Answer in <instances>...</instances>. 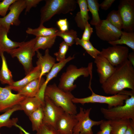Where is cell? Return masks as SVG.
<instances>
[{
  "label": "cell",
  "instance_id": "cell-1",
  "mask_svg": "<svg viewBox=\"0 0 134 134\" xmlns=\"http://www.w3.org/2000/svg\"><path fill=\"white\" fill-rule=\"evenodd\" d=\"M115 67L113 74L101 84L105 93L113 95L120 94L126 88L134 90V66L128 59Z\"/></svg>",
  "mask_w": 134,
  "mask_h": 134
},
{
  "label": "cell",
  "instance_id": "cell-2",
  "mask_svg": "<svg viewBox=\"0 0 134 134\" xmlns=\"http://www.w3.org/2000/svg\"><path fill=\"white\" fill-rule=\"evenodd\" d=\"M40 10V23L43 24L55 15L66 14L74 11L77 3L75 0H46Z\"/></svg>",
  "mask_w": 134,
  "mask_h": 134
},
{
  "label": "cell",
  "instance_id": "cell-3",
  "mask_svg": "<svg viewBox=\"0 0 134 134\" xmlns=\"http://www.w3.org/2000/svg\"><path fill=\"white\" fill-rule=\"evenodd\" d=\"M44 95L61 107L65 112L73 115L77 113V107L72 101L74 97L71 92L64 91L54 83L47 86Z\"/></svg>",
  "mask_w": 134,
  "mask_h": 134
},
{
  "label": "cell",
  "instance_id": "cell-4",
  "mask_svg": "<svg viewBox=\"0 0 134 134\" xmlns=\"http://www.w3.org/2000/svg\"><path fill=\"white\" fill-rule=\"evenodd\" d=\"M92 63H89L87 67L79 68L74 65H70L61 75L58 87L64 91L71 92L76 87L74 84L75 81L81 76L87 77L90 75L92 74Z\"/></svg>",
  "mask_w": 134,
  "mask_h": 134
},
{
  "label": "cell",
  "instance_id": "cell-5",
  "mask_svg": "<svg viewBox=\"0 0 134 134\" xmlns=\"http://www.w3.org/2000/svg\"><path fill=\"white\" fill-rule=\"evenodd\" d=\"M129 96L122 105L101 108L100 111L104 117L109 120L129 119L134 121V90H132Z\"/></svg>",
  "mask_w": 134,
  "mask_h": 134
},
{
  "label": "cell",
  "instance_id": "cell-6",
  "mask_svg": "<svg viewBox=\"0 0 134 134\" xmlns=\"http://www.w3.org/2000/svg\"><path fill=\"white\" fill-rule=\"evenodd\" d=\"M36 37L26 42L23 41L19 47L10 51L8 53L13 58H16L22 65L26 75L32 69V59L35 55L34 45Z\"/></svg>",
  "mask_w": 134,
  "mask_h": 134
},
{
  "label": "cell",
  "instance_id": "cell-7",
  "mask_svg": "<svg viewBox=\"0 0 134 134\" xmlns=\"http://www.w3.org/2000/svg\"><path fill=\"white\" fill-rule=\"evenodd\" d=\"M90 81L88 88L92 92L91 95L82 98L74 97L72 100L74 103H79L84 105L86 103H99L107 104L108 108L121 105L124 104L125 101L130 96L124 94H118L110 96H105L97 94L93 91Z\"/></svg>",
  "mask_w": 134,
  "mask_h": 134
},
{
  "label": "cell",
  "instance_id": "cell-8",
  "mask_svg": "<svg viewBox=\"0 0 134 134\" xmlns=\"http://www.w3.org/2000/svg\"><path fill=\"white\" fill-rule=\"evenodd\" d=\"M90 108L87 109L80 107L79 112L75 115L77 122L73 130V134H93L92 128L100 125L103 120L94 121L90 117L92 110Z\"/></svg>",
  "mask_w": 134,
  "mask_h": 134
},
{
  "label": "cell",
  "instance_id": "cell-9",
  "mask_svg": "<svg viewBox=\"0 0 134 134\" xmlns=\"http://www.w3.org/2000/svg\"><path fill=\"white\" fill-rule=\"evenodd\" d=\"M25 8V0H16L10 6L8 14L0 17V27L5 29L8 33L11 26H19L21 22L20 15Z\"/></svg>",
  "mask_w": 134,
  "mask_h": 134
},
{
  "label": "cell",
  "instance_id": "cell-10",
  "mask_svg": "<svg viewBox=\"0 0 134 134\" xmlns=\"http://www.w3.org/2000/svg\"><path fill=\"white\" fill-rule=\"evenodd\" d=\"M129 53V49L127 47L117 45L102 48L100 55L113 66L116 67L128 59Z\"/></svg>",
  "mask_w": 134,
  "mask_h": 134
},
{
  "label": "cell",
  "instance_id": "cell-11",
  "mask_svg": "<svg viewBox=\"0 0 134 134\" xmlns=\"http://www.w3.org/2000/svg\"><path fill=\"white\" fill-rule=\"evenodd\" d=\"M118 11L122 19L124 31L133 32L134 31V0H121Z\"/></svg>",
  "mask_w": 134,
  "mask_h": 134
},
{
  "label": "cell",
  "instance_id": "cell-12",
  "mask_svg": "<svg viewBox=\"0 0 134 134\" xmlns=\"http://www.w3.org/2000/svg\"><path fill=\"white\" fill-rule=\"evenodd\" d=\"M96 34L101 40L107 41H112L119 39L122 31L113 26L106 19L101 20L95 26Z\"/></svg>",
  "mask_w": 134,
  "mask_h": 134
},
{
  "label": "cell",
  "instance_id": "cell-13",
  "mask_svg": "<svg viewBox=\"0 0 134 134\" xmlns=\"http://www.w3.org/2000/svg\"><path fill=\"white\" fill-rule=\"evenodd\" d=\"M43 108L44 117L43 123L49 125L56 129L57 123L65 112L64 110L46 96H44Z\"/></svg>",
  "mask_w": 134,
  "mask_h": 134
},
{
  "label": "cell",
  "instance_id": "cell-14",
  "mask_svg": "<svg viewBox=\"0 0 134 134\" xmlns=\"http://www.w3.org/2000/svg\"><path fill=\"white\" fill-rule=\"evenodd\" d=\"M8 85L0 86V112H4L18 104L25 98L17 93L14 94Z\"/></svg>",
  "mask_w": 134,
  "mask_h": 134
},
{
  "label": "cell",
  "instance_id": "cell-15",
  "mask_svg": "<svg viewBox=\"0 0 134 134\" xmlns=\"http://www.w3.org/2000/svg\"><path fill=\"white\" fill-rule=\"evenodd\" d=\"M94 59V62L97 68V71L99 75V82L102 84L113 74L115 69V67L112 65L105 58L100 55Z\"/></svg>",
  "mask_w": 134,
  "mask_h": 134
},
{
  "label": "cell",
  "instance_id": "cell-16",
  "mask_svg": "<svg viewBox=\"0 0 134 134\" xmlns=\"http://www.w3.org/2000/svg\"><path fill=\"white\" fill-rule=\"evenodd\" d=\"M77 122L75 115L65 112L57 122L56 129L61 134H73V129Z\"/></svg>",
  "mask_w": 134,
  "mask_h": 134
},
{
  "label": "cell",
  "instance_id": "cell-17",
  "mask_svg": "<svg viewBox=\"0 0 134 134\" xmlns=\"http://www.w3.org/2000/svg\"><path fill=\"white\" fill-rule=\"evenodd\" d=\"M36 52L37 58L36 64V66L39 67L40 69L41 73L39 77L40 78L50 71L53 66L56 63V60L55 58L50 55L48 49L45 50L43 56L39 50Z\"/></svg>",
  "mask_w": 134,
  "mask_h": 134
},
{
  "label": "cell",
  "instance_id": "cell-18",
  "mask_svg": "<svg viewBox=\"0 0 134 134\" xmlns=\"http://www.w3.org/2000/svg\"><path fill=\"white\" fill-rule=\"evenodd\" d=\"M74 55L72 56H70L64 60L54 64L50 71L46 75V79L41 87L37 96L41 99H44L45 90L48 82L57 76L58 73L68 62L74 59Z\"/></svg>",
  "mask_w": 134,
  "mask_h": 134
},
{
  "label": "cell",
  "instance_id": "cell-19",
  "mask_svg": "<svg viewBox=\"0 0 134 134\" xmlns=\"http://www.w3.org/2000/svg\"><path fill=\"white\" fill-rule=\"evenodd\" d=\"M45 80L42 77L35 79L22 88L18 93L26 97H35L39 93Z\"/></svg>",
  "mask_w": 134,
  "mask_h": 134
},
{
  "label": "cell",
  "instance_id": "cell-20",
  "mask_svg": "<svg viewBox=\"0 0 134 134\" xmlns=\"http://www.w3.org/2000/svg\"><path fill=\"white\" fill-rule=\"evenodd\" d=\"M80 8V10L76 13L74 20L78 27L84 30L85 27L90 19L88 14L87 0H76Z\"/></svg>",
  "mask_w": 134,
  "mask_h": 134
},
{
  "label": "cell",
  "instance_id": "cell-21",
  "mask_svg": "<svg viewBox=\"0 0 134 134\" xmlns=\"http://www.w3.org/2000/svg\"><path fill=\"white\" fill-rule=\"evenodd\" d=\"M41 70L39 67L36 66L34 67L22 79L16 81H14L12 84L8 85L12 90L18 92L30 82L39 77Z\"/></svg>",
  "mask_w": 134,
  "mask_h": 134
},
{
  "label": "cell",
  "instance_id": "cell-22",
  "mask_svg": "<svg viewBox=\"0 0 134 134\" xmlns=\"http://www.w3.org/2000/svg\"><path fill=\"white\" fill-rule=\"evenodd\" d=\"M8 33L5 29L0 27V54L5 52L8 53L11 50L19 47L23 42L11 40L8 36Z\"/></svg>",
  "mask_w": 134,
  "mask_h": 134
},
{
  "label": "cell",
  "instance_id": "cell-23",
  "mask_svg": "<svg viewBox=\"0 0 134 134\" xmlns=\"http://www.w3.org/2000/svg\"><path fill=\"white\" fill-rule=\"evenodd\" d=\"M23 110L28 117L34 111L41 105L43 106L44 102L37 97H26L19 104Z\"/></svg>",
  "mask_w": 134,
  "mask_h": 134
},
{
  "label": "cell",
  "instance_id": "cell-24",
  "mask_svg": "<svg viewBox=\"0 0 134 134\" xmlns=\"http://www.w3.org/2000/svg\"><path fill=\"white\" fill-rule=\"evenodd\" d=\"M22 110L19 104L17 105L8 109L3 114L0 115V129L2 127H5L11 128L15 126L18 122L17 118H10L12 114L15 112Z\"/></svg>",
  "mask_w": 134,
  "mask_h": 134
},
{
  "label": "cell",
  "instance_id": "cell-25",
  "mask_svg": "<svg viewBox=\"0 0 134 134\" xmlns=\"http://www.w3.org/2000/svg\"><path fill=\"white\" fill-rule=\"evenodd\" d=\"M1 61V66L0 70V81L3 84L11 85L14 81L11 72L8 69L6 58L4 53L0 54Z\"/></svg>",
  "mask_w": 134,
  "mask_h": 134
},
{
  "label": "cell",
  "instance_id": "cell-26",
  "mask_svg": "<svg viewBox=\"0 0 134 134\" xmlns=\"http://www.w3.org/2000/svg\"><path fill=\"white\" fill-rule=\"evenodd\" d=\"M44 117L43 106L41 105L33 112L29 116L32 124L33 131L37 132L43 123Z\"/></svg>",
  "mask_w": 134,
  "mask_h": 134
},
{
  "label": "cell",
  "instance_id": "cell-27",
  "mask_svg": "<svg viewBox=\"0 0 134 134\" xmlns=\"http://www.w3.org/2000/svg\"><path fill=\"white\" fill-rule=\"evenodd\" d=\"M58 30L55 28L46 27L44 26L43 24L40 23L39 26L37 28L33 29L28 27L26 32L27 34L36 36H43L56 35Z\"/></svg>",
  "mask_w": 134,
  "mask_h": 134
},
{
  "label": "cell",
  "instance_id": "cell-28",
  "mask_svg": "<svg viewBox=\"0 0 134 134\" xmlns=\"http://www.w3.org/2000/svg\"><path fill=\"white\" fill-rule=\"evenodd\" d=\"M56 35L36 36V40L34 48L35 52L39 49L46 50L51 48L54 44Z\"/></svg>",
  "mask_w": 134,
  "mask_h": 134
},
{
  "label": "cell",
  "instance_id": "cell-29",
  "mask_svg": "<svg viewBox=\"0 0 134 134\" xmlns=\"http://www.w3.org/2000/svg\"><path fill=\"white\" fill-rule=\"evenodd\" d=\"M108 43L112 46L124 44L134 51V33L122 31L120 38Z\"/></svg>",
  "mask_w": 134,
  "mask_h": 134
},
{
  "label": "cell",
  "instance_id": "cell-30",
  "mask_svg": "<svg viewBox=\"0 0 134 134\" xmlns=\"http://www.w3.org/2000/svg\"><path fill=\"white\" fill-rule=\"evenodd\" d=\"M87 7L89 11L91 13L92 17L90 24L95 26L101 20L99 14L100 4L97 0H87Z\"/></svg>",
  "mask_w": 134,
  "mask_h": 134
},
{
  "label": "cell",
  "instance_id": "cell-31",
  "mask_svg": "<svg viewBox=\"0 0 134 134\" xmlns=\"http://www.w3.org/2000/svg\"><path fill=\"white\" fill-rule=\"evenodd\" d=\"M110 120L111 127V134H124L131 122V120L129 119Z\"/></svg>",
  "mask_w": 134,
  "mask_h": 134
},
{
  "label": "cell",
  "instance_id": "cell-32",
  "mask_svg": "<svg viewBox=\"0 0 134 134\" xmlns=\"http://www.w3.org/2000/svg\"><path fill=\"white\" fill-rule=\"evenodd\" d=\"M75 43L77 45L81 46L94 59L100 54V51L95 48L90 41L83 40L77 37L75 40Z\"/></svg>",
  "mask_w": 134,
  "mask_h": 134
},
{
  "label": "cell",
  "instance_id": "cell-33",
  "mask_svg": "<svg viewBox=\"0 0 134 134\" xmlns=\"http://www.w3.org/2000/svg\"><path fill=\"white\" fill-rule=\"evenodd\" d=\"M56 35L62 37L64 39V41L70 46L75 43V40L77 37V32L72 29L65 32L58 30Z\"/></svg>",
  "mask_w": 134,
  "mask_h": 134
},
{
  "label": "cell",
  "instance_id": "cell-34",
  "mask_svg": "<svg viewBox=\"0 0 134 134\" xmlns=\"http://www.w3.org/2000/svg\"><path fill=\"white\" fill-rule=\"evenodd\" d=\"M106 19L118 29L122 30L123 29V21L118 10H113L110 11L108 14Z\"/></svg>",
  "mask_w": 134,
  "mask_h": 134
},
{
  "label": "cell",
  "instance_id": "cell-35",
  "mask_svg": "<svg viewBox=\"0 0 134 134\" xmlns=\"http://www.w3.org/2000/svg\"><path fill=\"white\" fill-rule=\"evenodd\" d=\"M69 46L64 41L60 44L58 51L54 54V55L56 57L57 61L60 62L66 59V54Z\"/></svg>",
  "mask_w": 134,
  "mask_h": 134
},
{
  "label": "cell",
  "instance_id": "cell-36",
  "mask_svg": "<svg viewBox=\"0 0 134 134\" xmlns=\"http://www.w3.org/2000/svg\"><path fill=\"white\" fill-rule=\"evenodd\" d=\"M36 134H61L56 129L49 125L43 123Z\"/></svg>",
  "mask_w": 134,
  "mask_h": 134
},
{
  "label": "cell",
  "instance_id": "cell-37",
  "mask_svg": "<svg viewBox=\"0 0 134 134\" xmlns=\"http://www.w3.org/2000/svg\"><path fill=\"white\" fill-rule=\"evenodd\" d=\"M16 0H3L0 2V16L3 17L6 15L11 5Z\"/></svg>",
  "mask_w": 134,
  "mask_h": 134
},
{
  "label": "cell",
  "instance_id": "cell-38",
  "mask_svg": "<svg viewBox=\"0 0 134 134\" xmlns=\"http://www.w3.org/2000/svg\"><path fill=\"white\" fill-rule=\"evenodd\" d=\"M110 123V120H103L100 125V130L96 134H111V127Z\"/></svg>",
  "mask_w": 134,
  "mask_h": 134
},
{
  "label": "cell",
  "instance_id": "cell-39",
  "mask_svg": "<svg viewBox=\"0 0 134 134\" xmlns=\"http://www.w3.org/2000/svg\"><path fill=\"white\" fill-rule=\"evenodd\" d=\"M93 32V29L88 22L86 25L81 39L85 41H89L91 36Z\"/></svg>",
  "mask_w": 134,
  "mask_h": 134
},
{
  "label": "cell",
  "instance_id": "cell-40",
  "mask_svg": "<svg viewBox=\"0 0 134 134\" xmlns=\"http://www.w3.org/2000/svg\"><path fill=\"white\" fill-rule=\"evenodd\" d=\"M42 0H25L26 8L25 14L29 12L32 8L36 7Z\"/></svg>",
  "mask_w": 134,
  "mask_h": 134
},
{
  "label": "cell",
  "instance_id": "cell-41",
  "mask_svg": "<svg viewBox=\"0 0 134 134\" xmlns=\"http://www.w3.org/2000/svg\"><path fill=\"white\" fill-rule=\"evenodd\" d=\"M56 24L61 31L65 32L68 30V22L66 18L60 19L57 21Z\"/></svg>",
  "mask_w": 134,
  "mask_h": 134
},
{
  "label": "cell",
  "instance_id": "cell-42",
  "mask_svg": "<svg viewBox=\"0 0 134 134\" xmlns=\"http://www.w3.org/2000/svg\"><path fill=\"white\" fill-rule=\"evenodd\" d=\"M115 0H104L100 4V8L103 10H106L109 8Z\"/></svg>",
  "mask_w": 134,
  "mask_h": 134
},
{
  "label": "cell",
  "instance_id": "cell-43",
  "mask_svg": "<svg viewBox=\"0 0 134 134\" xmlns=\"http://www.w3.org/2000/svg\"><path fill=\"white\" fill-rule=\"evenodd\" d=\"M124 134H134V121L131 120Z\"/></svg>",
  "mask_w": 134,
  "mask_h": 134
},
{
  "label": "cell",
  "instance_id": "cell-44",
  "mask_svg": "<svg viewBox=\"0 0 134 134\" xmlns=\"http://www.w3.org/2000/svg\"><path fill=\"white\" fill-rule=\"evenodd\" d=\"M128 59L131 63L132 65L134 66V52L129 53L128 56Z\"/></svg>",
  "mask_w": 134,
  "mask_h": 134
},
{
  "label": "cell",
  "instance_id": "cell-45",
  "mask_svg": "<svg viewBox=\"0 0 134 134\" xmlns=\"http://www.w3.org/2000/svg\"><path fill=\"white\" fill-rule=\"evenodd\" d=\"M15 126L18 128L24 134H31L25 130L21 126L18 125L17 123L15 124Z\"/></svg>",
  "mask_w": 134,
  "mask_h": 134
},
{
  "label": "cell",
  "instance_id": "cell-46",
  "mask_svg": "<svg viewBox=\"0 0 134 134\" xmlns=\"http://www.w3.org/2000/svg\"><path fill=\"white\" fill-rule=\"evenodd\" d=\"M19 134H24L20 130Z\"/></svg>",
  "mask_w": 134,
  "mask_h": 134
},
{
  "label": "cell",
  "instance_id": "cell-47",
  "mask_svg": "<svg viewBox=\"0 0 134 134\" xmlns=\"http://www.w3.org/2000/svg\"><path fill=\"white\" fill-rule=\"evenodd\" d=\"M1 1V0H0V2Z\"/></svg>",
  "mask_w": 134,
  "mask_h": 134
},
{
  "label": "cell",
  "instance_id": "cell-48",
  "mask_svg": "<svg viewBox=\"0 0 134 134\" xmlns=\"http://www.w3.org/2000/svg\"><path fill=\"white\" fill-rule=\"evenodd\" d=\"M0 134H1L0 133Z\"/></svg>",
  "mask_w": 134,
  "mask_h": 134
}]
</instances>
